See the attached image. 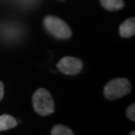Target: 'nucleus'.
I'll return each mask as SVG.
<instances>
[{
  "label": "nucleus",
  "mask_w": 135,
  "mask_h": 135,
  "mask_svg": "<svg viewBox=\"0 0 135 135\" xmlns=\"http://www.w3.org/2000/svg\"><path fill=\"white\" fill-rule=\"evenodd\" d=\"M33 106L40 116H47L55 112V102L49 91L40 88L33 95Z\"/></svg>",
  "instance_id": "nucleus-1"
},
{
  "label": "nucleus",
  "mask_w": 135,
  "mask_h": 135,
  "mask_svg": "<svg viewBox=\"0 0 135 135\" xmlns=\"http://www.w3.org/2000/svg\"><path fill=\"white\" fill-rule=\"evenodd\" d=\"M132 90L130 82L126 78H116L110 81L104 88V94L109 100H115L127 95Z\"/></svg>",
  "instance_id": "nucleus-2"
},
{
  "label": "nucleus",
  "mask_w": 135,
  "mask_h": 135,
  "mask_svg": "<svg viewBox=\"0 0 135 135\" xmlns=\"http://www.w3.org/2000/svg\"><path fill=\"white\" fill-rule=\"evenodd\" d=\"M44 26L49 33L58 39H69L71 37L72 31L69 25L55 16H47L44 20Z\"/></svg>",
  "instance_id": "nucleus-3"
},
{
  "label": "nucleus",
  "mask_w": 135,
  "mask_h": 135,
  "mask_svg": "<svg viewBox=\"0 0 135 135\" xmlns=\"http://www.w3.org/2000/svg\"><path fill=\"white\" fill-rule=\"evenodd\" d=\"M83 61L76 57L66 56L61 59L57 63V69L65 75H74L81 72L83 69Z\"/></svg>",
  "instance_id": "nucleus-4"
},
{
  "label": "nucleus",
  "mask_w": 135,
  "mask_h": 135,
  "mask_svg": "<svg viewBox=\"0 0 135 135\" xmlns=\"http://www.w3.org/2000/svg\"><path fill=\"white\" fill-rule=\"evenodd\" d=\"M135 33V18H130L121 24L119 26V34L123 38H129Z\"/></svg>",
  "instance_id": "nucleus-5"
},
{
  "label": "nucleus",
  "mask_w": 135,
  "mask_h": 135,
  "mask_svg": "<svg viewBox=\"0 0 135 135\" xmlns=\"http://www.w3.org/2000/svg\"><path fill=\"white\" fill-rule=\"evenodd\" d=\"M17 120L12 116L8 114H4L0 116V132L14 128L15 126H17Z\"/></svg>",
  "instance_id": "nucleus-6"
},
{
  "label": "nucleus",
  "mask_w": 135,
  "mask_h": 135,
  "mask_svg": "<svg viewBox=\"0 0 135 135\" xmlns=\"http://www.w3.org/2000/svg\"><path fill=\"white\" fill-rule=\"evenodd\" d=\"M102 6L105 10L114 12L122 9L125 5L123 0H100Z\"/></svg>",
  "instance_id": "nucleus-7"
},
{
  "label": "nucleus",
  "mask_w": 135,
  "mask_h": 135,
  "mask_svg": "<svg viewBox=\"0 0 135 135\" xmlns=\"http://www.w3.org/2000/svg\"><path fill=\"white\" fill-rule=\"evenodd\" d=\"M52 135H74V133L72 132L71 129H69L67 126L63 125H56L53 127Z\"/></svg>",
  "instance_id": "nucleus-8"
},
{
  "label": "nucleus",
  "mask_w": 135,
  "mask_h": 135,
  "mask_svg": "<svg viewBox=\"0 0 135 135\" xmlns=\"http://www.w3.org/2000/svg\"><path fill=\"white\" fill-rule=\"evenodd\" d=\"M126 116L130 120L135 121V104H133L128 107L127 110H126Z\"/></svg>",
  "instance_id": "nucleus-9"
},
{
  "label": "nucleus",
  "mask_w": 135,
  "mask_h": 135,
  "mask_svg": "<svg viewBox=\"0 0 135 135\" xmlns=\"http://www.w3.org/2000/svg\"><path fill=\"white\" fill-rule=\"evenodd\" d=\"M4 83H3L1 81H0V101L2 100L3 97H4Z\"/></svg>",
  "instance_id": "nucleus-10"
},
{
  "label": "nucleus",
  "mask_w": 135,
  "mask_h": 135,
  "mask_svg": "<svg viewBox=\"0 0 135 135\" xmlns=\"http://www.w3.org/2000/svg\"><path fill=\"white\" fill-rule=\"evenodd\" d=\"M132 134H134V131H133V132H131V133H130V135H132Z\"/></svg>",
  "instance_id": "nucleus-11"
}]
</instances>
